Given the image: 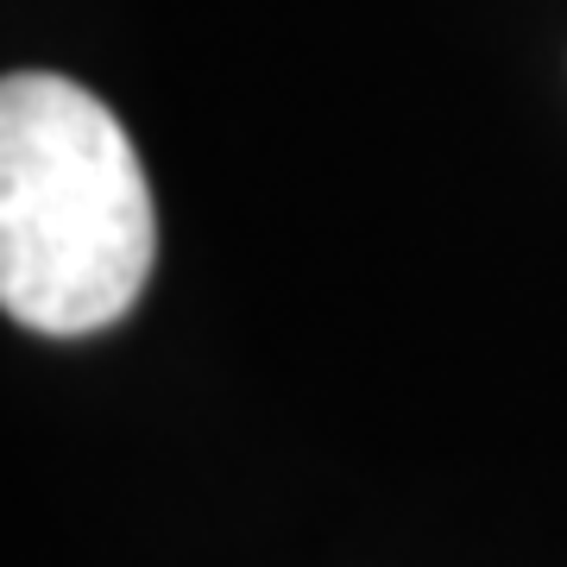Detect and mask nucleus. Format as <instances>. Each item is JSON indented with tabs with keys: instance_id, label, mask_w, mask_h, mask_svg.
<instances>
[{
	"instance_id": "1",
	"label": "nucleus",
	"mask_w": 567,
	"mask_h": 567,
	"mask_svg": "<svg viewBox=\"0 0 567 567\" xmlns=\"http://www.w3.org/2000/svg\"><path fill=\"white\" fill-rule=\"evenodd\" d=\"M158 252L152 189L126 126L82 82H0V303L39 334L121 322Z\"/></svg>"
}]
</instances>
